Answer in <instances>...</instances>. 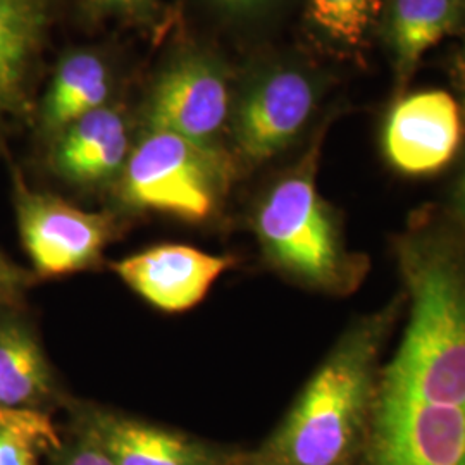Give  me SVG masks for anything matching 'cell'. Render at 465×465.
<instances>
[{
  "label": "cell",
  "mask_w": 465,
  "mask_h": 465,
  "mask_svg": "<svg viewBox=\"0 0 465 465\" xmlns=\"http://www.w3.org/2000/svg\"><path fill=\"white\" fill-rule=\"evenodd\" d=\"M391 255L403 311L350 465H465V221L422 207Z\"/></svg>",
  "instance_id": "obj_1"
},
{
  "label": "cell",
  "mask_w": 465,
  "mask_h": 465,
  "mask_svg": "<svg viewBox=\"0 0 465 465\" xmlns=\"http://www.w3.org/2000/svg\"><path fill=\"white\" fill-rule=\"evenodd\" d=\"M130 152L124 119L104 105L57 134L50 163L69 183L90 186L121 174Z\"/></svg>",
  "instance_id": "obj_12"
},
{
  "label": "cell",
  "mask_w": 465,
  "mask_h": 465,
  "mask_svg": "<svg viewBox=\"0 0 465 465\" xmlns=\"http://www.w3.org/2000/svg\"><path fill=\"white\" fill-rule=\"evenodd\" d=\"M322 134L259 200L252 230L267 266L286 282L332 297L355 293L369 274L366 253L347 247L341 224L317 190Z\"/></svg>",
  "instance_id": "obj_3"
},
{
  "label": "cell",
  "mask_w": 465,
  "mask_h": 465,
  "mask_svg": "<svg viewBox=\"0 0 465 465\" xmlns=\"http://www.w3.org/2000/svg\"><path fill=\"white\" fill-rule=\"evenodd\" d=\"M71 431L95 443L114 465H247L249 453L217 447L190 434L71 400Z\"/></svg>",
  "instance_id": "obj_6"
},
{
  "label": "cell",
  "mask_w": 465,
  "mask_h": 465,
  "mask_svg": "<svg viewBox=\"0 0 465 465\" xmlns=\"http://www.w3.org/2000/svg\"><path fill=\"white\" fill-rule=\"evenodd\" d=\"M104 7H111V9H123V11H134L142 5H145L149 0H95Z\"/></svg>",
  "instance_id": "obj_22"
},
{
  "label": "cell",
  "mask_w": 465,
  "mask_h": 465,
  "mask_svg": "<svg viewBox=\"0 0 465 465\" xmlns=\"http://www.w3.org/2000/svg\"><path fill=\"white\" fill-rule=\"evenodd\" d=\"M450 207L465 221V166L460 171L459 180L453 188V199H451Z\"/></svg>",
  "instance_id": "obj_21"
},
{
  "label": "cell",
  "mask_w": 465,
  "mask_h": 465,
  "mask_svg": "<svg viewBox=\"0 0 465 465\" xmlns=\"http://www.w3.org/2000/svg\"><path fill=\"white\" fill-rule=\"evenodd\" d=\"M15 209L19 238L38 280L99 269L104 252L119 236L116 216L32 190L17 171Z\"/></svg>",
  "instance_id": "obj_5"
},
{
  "label": "cell",
  "mask_w": 465,
  "mask_h": 465,
  "mask_svg": "<svg viewBox=\"0 0 465 465\" xmlns=\"http://www.w3.org/2000/svg\"><path fill=\"white\" fill-rule=\"evenodd\" d=\"M381 13V0H309L307 17L331 42L355 49Z\"/></svg>",
  "instance_id": "obj_16"
},
{
  "label": "cell",
  "mask_w": 465,
  "mask_h": 465,
  "mask_svg": "<svg viewBox=\"0 0 465 465\" xmlns=\"http://www.w3.org/2000/svg\"><path fill=\"white\" fill-rule=\"evenodd\" d=\"M236 159L178 134L149 132L130 152L119 197L134 211L202 224L216 216L236 174Z\"/></svg>",
  "instance_id": "obj_4"
},
{
  "label": "cell",
  "mask_w": 465,
  "mask_h": 465,
  "mask_svg": "<svg viewBox=\"0 0 465 465\" xmlns=\"http://www.w3.org/2000/svg\"><path fill=\"white\" fill-rule=\"evenodd\" d=\"M42 453L50 449L34 434L0 428V465H38Z\"/></svg>",
  "instance_id": "obj_19"
},
{
  "label": "cell",
  "mask_w": 465,
  "mask_h": 465,
  "mask_svg": "<svg viewBox=\"0 0 465 465\" xmlns=\"http://www.w3.org/2000/svg\"><path fill=\"white\" fill-rule=\"evenodd\" d=\"M464 119L445 90H422L393 104L382 124V155L403 176L441 173L459 153Z\"/></svg>",
  "instance_id": "obj_7"
},
{
  "label": "cell",
  "mask_w": 465,
  "mask_h": 465,
  "mask_svg": "<svg viewBox=\"0 0 465 465\" xmlns=\"http://www.w3.org/2000/svg\"><path fill=\"white\" fill-rule=\"evenodd\" d=\"M49 459V465H114L95 443L73 431L69 440L50 451Z\"/></svg>",
  "instance_id": "obj_20"
},
{
  "label": "cell",
  "mask_w": 465,
  "mask_h": 465,
  "mask_svg": "<svg viewBox=\"0 0 465 465\" xmlns=\"http://www.w3.org/2000/svg\"><path fill=\"white\" fill-rule=\"evenodd\" d=\"M316 84L299 69H276L253 84L236 109V161L261 166L288 149L312 116Z\"/></svg>",
  "instance_id": "obj_8"
},
{
  "label": "cell",
  "mask_w": 465,
  "mask_h": 465,
  "mask_svg": "<svg viewBox=\"0 0 465 465\" xmlns=\"http://www.w3.org/2000/svg\"><path fill=\"white\" fill-rule=\"evenodd\" d=\"M49 17V0H0V136L26 111L28 84Z\"/></svg>",
  "instance_id": "obj_13"
},
{
  "label": "cell",
  "mask_w": 465,
  "mask_h": 465,
  "mask_svg": "<svg viewBox=\"0 0 465 465\" xmlns=\"http://www.w3.org/2000/svg\"><path fill=\"white\" fill-rule=\"evenodd\" d=\"M462 15L464 0H391L388 42L400 84L414 74L428 50L460 25Z\"/></svg>",
  "instance_id": "obj_14"
},
{
  "label": "cell",
  "mask_w": 465,
  "mask_h": 465,
  "mask_svg": "<svg viewBox=\"0 0 465 465\" xmlns=\"http://www.w3.org/2000/svg\"><path fill=\"white\" fill-rule=\"evenodd\" d=\"M36 282L32 269L19 266L0 250V307H25L28 292Z\"/></svg>",
  "instance_id": "obj_17"
},
{
  "label": "cell",
  "mask_w": 465,
  "mask_h": 465,
  "mask_svg": "<svg viewBox=\"0 0 465 465\" xmlns=\"http://www.w3.org/2000/svg\"><path fill=\"white\" fill-rule=\"evenodd\" d=\"M217 4L224 5V7H230V9H253V7H259L262 5L267 0H216Z\"/></svg>",
  "instance_id": "obj_23"
},
{
  "label": "cell",
  "mask_w": 465,
  "mask_h": 465,
  "mask_svg": "<svg viewBox=\"0 0 465 465\" xmlns=\"http://www.w3.org/2000/svg\"><path fill=\"white\" fill-rule=\"evenodd\" d=\"M247 465H266L262 464V462H259L257 459H255V455L253 453H249V464Z\"/></svg>",
  "instance_id": "obj_25"
},
{
  "label": "cell",
  "mask_w": 465,
  "mask_h": 465,
  "mask_svg": "<svg viewBox=\"0 0 465 465\" xmlns=\"http://www.w3.org/2000/svg\"><path fill=\"white\" fill-rule=\"evenodd\" d=\"M0 401L49 416L71 401L25 307H0Z\"/></svg>",
  "instance_id": "obj_11"
},
{
  "label": "cell",
  "mask_w": 465,
  "mask_h": 465,
  "mask_svg": "<svg viewBox=\"0 0 465 465\" xmlns=\"http://www.w3.org/2000/svg\"><path fill=\"white\" fill-rule=\"evenodd\" d=\"M236 262V257L230 253L164 243L119 259L111 269L153 309L180 314L197 307L217 280Z\"/></svg>",
  "instance_id": "obj_9"
},
{
  "label": "cell",
  "mask_w": 465,
  "mask_h": 465,
  "mask_svg": "<svg viewBox=\"0 0 465 465\" xmlns=\"http://www.w3.org/2000/svg\"><path fill=\"white\" fill-rule=\"evenodd\" d=\"M109 97L107 67L90 52H76L57 67L42 107L49 134H61L80 117L105 105Z\"/></svg>",
  "instance_id": "obj_15"
},
{
  "label": "cell",
  "mask_w": 465,
  "mask_h": 465,
  "mask_svg": "<svg viewBox=\"0 0 465 465\" xmlns=\"http://www.w3.org/2000/svg\"><path fill=\"white\" fill-rule=\"evenodd\" d=\"M457 74H459V86L462 90V97H464L465 105V47L460 52V57H459V64H457Z\"/></svg>",
  "instance_id": "obj_24"
},
{
  "label": "cell",
  "mask_w": 465,
  "mask_h": 465,
  "mask_svg": "<svg viewBox=\"0 0 465 465\" xmlns=\"http://www.w3.org/2000/svg\"><path fill=\"white\" fill-rule=\"evenodd\" d=\"M0 428H11L17 431L34 434L38 440H42L50 451L57 449L63 441L59 436L57 428L54 426L49 414L32 412V411H17L4 405L0 401Z\"/></svg>",
  "instance_id": "obj_18"
},
{
  "label": "cell",
  "mask_w": 465,
  "mask_h": 465,
  "mask_svg": "<svg viewBox=\"0 0 465 465\" xmlns=\"http://www.w3.org/2000/svg\"><path fill=\"white\" fill-rule=\"evenodd\" d=\"M230 113V88L223 73L202 57H184L161 76L150 99L149 132H167L221 149L217 136Z\"/></svg>",
  "instance_id": "obj_10"
},
{
  "label": "cell",
  "mask_w": 465,
  "mask_h": 465,
  "mask_svg": "<svg viewBox=\"0 0 465 465\" xmlns=\"http://www.w3.org/2000/svg\"><path fill=\"white\" fill-rule=\"evenodd\" d=\"M403 295L350 322L303 384L282 424L253 451L266 465H350L366 426Z\"/></svg>",
  "instance_id": "obj_2"
}]
</instances>
